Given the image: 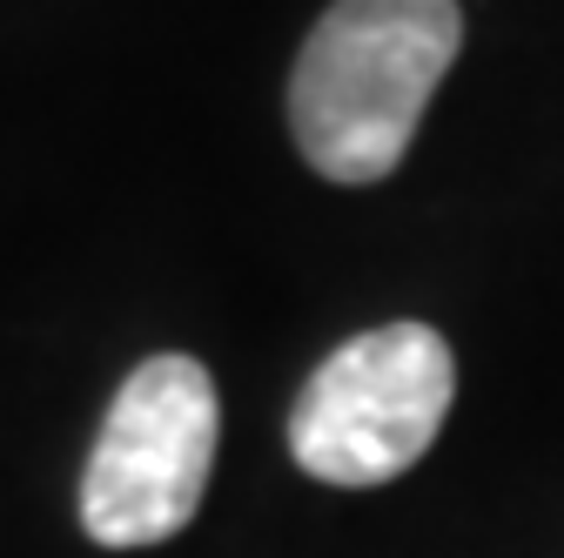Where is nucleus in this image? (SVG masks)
<instances>
[{
  "mask_svg": "<svg viewBox=\"0 0 564 558\" xmlns=\"http://www.w3.org/2000/svg\"><path fill=\"white\" fill-rule=\"evenodd\" d=\"M216 377L195 357H149L115 390L82 471V532L108 551L175 538L216 464Z\"/></svg>",
  "mask_w": 564,
  "mask_h": 558,
  "instance_id": "obj_3",
  "label": "nucleus"
},
{
  "mask_svg": "<svg viewBox=\"0 0 564 558\" xmlns=\"http://www.w3.org/2000/svg\"><path fill=\"white\" fill-rule=\"evenodd\" d=\"M457 397L451 343L431 323H383L323 357L290 410V451L310 477L364 492L403 477L437 444Z\"/></svg>",
  "mask_w": 564,
  "mask_h": 558,
  "instance_id": "obj_2",
  "label": "nucleus"
},
{
  "mask_svg": "<svg viewBox=\"0 0 564 558\" xmlns=\"http://www.w3.org/2000/svg\"><path fill=\"white\" fill-rule=\"evenodd\" d=\"M464 41L457 0H336L296 54L290 135L316 175L383 182Z\"/></svg>",
  "mask_w": 564,
  "mask_h": 558,
  "instance_id": "obj_1",
  "label": "nucleus"
}]
</instances>
